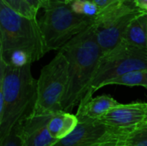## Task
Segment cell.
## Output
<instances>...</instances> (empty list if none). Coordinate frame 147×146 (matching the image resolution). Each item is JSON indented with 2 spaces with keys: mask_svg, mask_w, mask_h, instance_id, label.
<instances>
[{
  "mask_svg": "<svg viewBox=\"0 0 147 146\" xmlns=\"http://www.w3.org/2000/svg\"><path fill=\"white\" fill-rule=\"evenodd\" d=\"M137 70H147V50L121 42L115 48L102 55L96 74L81 102L92 98L93 95L109 81Z\"/></svg>",
  "mask_w": 147,
  "mask_h": 146,
  "instance_id": "cell-6",
  "label": "cell"
},
{
  "mask_svg": "<svg viewBox=\"0 0 147 146\" xmlns=\"http://www.w3.org/2000/svg\"><path fill=\"white\" fill-rule=\"evenodd\" d=\"M3 3H4L9 8H10L15 12L30 18V19H35L37 14L29 7V5L24 1V0H0Z\"/></svg>",
  "mask_w": 147,
  "mask_h": 146,
  "instance_id": "cell-17",
  "label": "cell"
},
{
  "mask_svg": "<svg viewBox=\"0 0 147 146\" xmlns=\"http://www.w3.org/2000/svg\"><path fill=\"white\" fill-rule=\"evenodd\" d=\"M121 42L147 50V13H142L131 22Z\"/></svg>",
  "mask_w": 147,
  "mask_h": 146,
  "instance_id": "cell-13",
  "label": "cell"
},
{
  "mask_svg": "<svg viewBox=\"0 0 147 146\" xmlns=\"http://www.w3.org/2000/svg\"><path fill=\"white\" fill-rule=\"evenodd\" d=\"M134 2L139 9L147 13V0H134Z\"/></svg>",
  "mask_w": 147,
  "mask_h": 146,
  "instance_id": "cell-22",
  "label": "cell"
},
{
  "mask_svg": "<svg viewBox=\"0 0 147 146\" xmlns=\"http://www.w3.org/2000/svg\"><path fill=\"white\" fill-rule=\"evenodd\" d=\"M127 136V135H122V136L110 139L102 143L98 146H125Z\"/></svg>",
  "mask_w": 147,
  "mask_h": 146,
  "instance_id": "cell-19",
  "label": "cell"
},
{
  "mask_svg": "<svg viewBox=\"0 0 147 146\" xmlns=\"http://www.w3.org/2000/svg\"><path fill=\"white\" fill-rule=\"evenodd\" d=\"M93 1L98 5V7L102 11V10L109 9V7L115 5V3H117L122 0H93Z\"/></svg>",
  "mask_w": 147,
  "mask_h": 146,
  "instance_id": "cell-21",
  "label": "cell"
},
{
  "mask_svg": "<svg viewBox=\"0 0 147 146\" xmlns=\"http://www.w3.org/2000/svg\"><path fill=\"white\" fill-rule=\"evenodd\" d=\"M142 13L144 12L135 6L134 0H122L100 13L94 24L97 41L103 54L121 42L131 22Z\"/></svg>",
  "mask_w": 147,
  "mask_h": 146,
  "instance_id": "cell-7",
  "label": "cell"
},
{
  "mask_svg": "<svg viewBox=\"0 0 147 146\" xmlns=\"http://www.w3.org/2000/svg\"><path fill=\"white\" fill-rule=\"evenodd\" d=\"M67 1H69V2H71L72 0H67Z\"/></svg>",
  "mask_w": 147,
  "mask_h": 146,
  "instance_id": "cell-23",
  "label": "cell"
},
{
  "mask_svg": "<svg viewBox=\"0 0 147 146\" xmlns=\"http://www.w3.org/2000/svg\"><path fill=\"white\" fill-rule=\"evenodd\" d=\"M119 132L110 128L100 120L78 118L76 128L65 139L53 146H98L102 143L119 136Z\"/></svg>",
  "mask_w": 147,
  "mask_h": 146,
  "instance_id": "cell-8",
  "label": "cell"
},
{
  "mask_svg": "<svg viewBox=\"0 0 147 146\" xmlns=\"http://www.w3.org/2000/svg\"><path fill=\"white\" fill-rule=\"evenodd\" d=\"M25 52L33 63L47 52L38 20L25 17L0 1V56Z\"/></svg>",
  "mask_w": 147,
  "mask_h": 146,
  "instance_id": "cell-3",
  "label": "cell"
},
{
  "mask_svg": "<svg viewBox=\"0 0 147 146\" xmlns=\"http://www.w3.org/2000/svg\"><path fill=\"white\" fill-rule=\"evenodd\" d=\"M106 85L143 87L147 89V70H137L128 72L117 78L109 81Z\"/></svg>",
  "mask_w": 147,
  "mask_h": 146,
  "instance_id": "cell-14",
  "label": "cell"
},
{
  "mask_svg": "<svg viewBox=\"0 0 147 146\" xmlns=\"http://www.w3.org/2000/svg\"><path fill=\"white\" fill-rule=\"evenodd\" d=\"M59 51L68 62L69 84L63 109L71 113L84 97L103 55L95 24L74 36Z\"/></svg>",
  "mask_w": 147,
  "mask_h": 146,
  "instance_id": "cell-2",
  "label": "cell"
},
{
  "mask_svg": "<svg viewBox=\"0 0 147 146\" xmlns=\"http://www.w3.org/2000/svg\"><path fill=\"white\" fill-rule=\"evenodd\" d=\"M36 98L37 79L31 65L16 67L0 59V141L34 114Z\"/></svg>",
  "mask_w": 147,
  "mask_h": 146,
  "instance_id": "cell-1",
  "label": "cell"
},
{
  "mask_svg": "<svg viewBox=\"0 0 147 146\" xmlns=\"http://www.w3.org/2000/svg\"><path fill=\"white\" fill-rule=\"evenodd\" d=\"M52 115H31L22 123V146H53L57 142L47 124Z\"/></svg>",
  "mask_w": 147,
  "mask_h": 146,
  "instance_id": "cell-10",
  "label": "cell"
},
{
  "mask_svg": "<svg viewBox=\"0 0 147 146\" xmlns=\"http://www.w3.org/2000/svg\"><path fill=\"white\" fill-rule=\"evenodd\" d=\"M38 20L47 52L59 50L74 36L95 23V19L75 13L67 0H49Z\"/></svg>",
  "mask_w": 147,
  "mask_h": 146,
  "instance_id": "cell-4",
  "label": "cell"
},
{
  "mask_svg": "<svg viewBox=\"0 0 147 146\" xmlns=\"http://www.w3.org/2000/svg\"><path fill=\"white\" fill-rule=\"evenodd\" d=\"M118 104L119 102L109 95L98 96L88 101L81 102L76 115L78 118L99 120Z\"/></svg>",
  "mask_w": 147,
  "mask_h": 146,
  "instance_id": "cell-11",
  "label": "cell"
},
{
  "mask_svg": "<svg viewBox=\"0 0 147 146\" xmlns=\"http://www.w3.org/2000/svg\"><path fill=\"white\" fill-rule=\"evenodd\" d=\"M28 5L29 7L37 14L38 11L42 8H44L46 6V4L48 3L49 0H24Z\"/></svg>",
  "mask_w": 147,
  "mask_h": 146,
  "instance_id": "cell-20",
  "label": "cell"
},
{
  "mask_svg": "<svg viewBox=\"0 0 147 146\" xmlns=\"http://www.w3.org/2000/svg\"><path fill=\"white\" fill-rule=\"evenodd\" d=\"M22 123H17L10 131V133L0 141L1 146H22Z\"/></svg>",
  "mask_w": 147,
  "mask_h": 146,
  "instance_id": "cell-18",
  "label": "cell"
},
{
  "mask_svg": "<svg viewBox=\"0 0 147 146\" xmlns=\"http://www.w3.org/2000/svg\"><path fill=\"white\" fill-rule=\"evenodd\" d=\"M71 7L75 13L94 19L102 12V9L93 0H72Z\"/></svg>",
  "mask_w": 147,
  "mask_h": 146,
  "instance_id": "cell-15",
  "label": "cell"
},
{
  "mask_svg": "<svg viewBox=\"0 0 147 146\" xmlns=\"http://www.w3.org/2000/svg\"><path fill=\"white\" fill-rule=\"evenodd\" d=\"M125 146H147V122L127 136Z\"/></svg>",
  "mask_w": 147,
  "mask_h": 146,
  "instance_id": "cell-16",
  "label": "cell"
},
{
  "mask_svg": "<svg viewBox=\"0 0 147 146\" xmlns=\"http://www.w3.org/2000/svg\"><path fill=\"white\" fill-rule=\"evenodd\" d=\"M69 84L68 62L61 52L46 65L37 79V98L32 115H53L64 111Z\"/></svg>",
  "mask_w": 147,
  "mask_h": 146,
  "instance_id": "cell-5",
  "label": "cell"
},
{
  "mask_svg": "<svg viewBox=\"0 0 147 146\" xmlns=\"http://www.w3.org/2000/svg\"><path fill=\"white\" fill-rule=\"evenodd\" d=\"M78 124V118L70 112H59L49 119L47 128L52 137L57 141L67 137Z\"/></svg>",
  "mask_w": 147,
  "mask_h": 146,
  "instance_id": "cell-12",
  "label": "cell"
},
{
  "mask_svg": "<svg viewBox=\"0 0 147 146\" xmlns=\"http://www.w3.org/2000/svg\"><path fill=\"white\" fill-rule=\"evenodd\" d=\"M99 120L120 133L128 135L147 122V102L119 103Z\"/></svg>",
  "mask_w": 147,
  "mask_h": 146,
  "instance_id": "cell-9",
  "label": "cell"
}]
</instances>
